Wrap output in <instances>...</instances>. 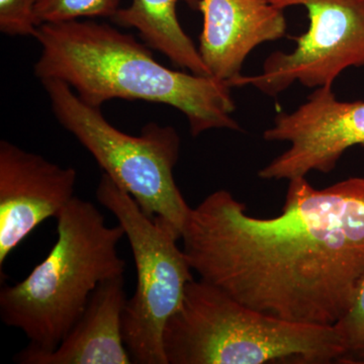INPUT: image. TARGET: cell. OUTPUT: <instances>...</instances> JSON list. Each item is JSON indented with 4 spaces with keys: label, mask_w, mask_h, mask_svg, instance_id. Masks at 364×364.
I'll list each match as a JSON object with an SVG mask.
<instances>
[{
    "label": "cell",
    "mask_w": 364,
    "mask_h": 364,
    "mask_svg": "<svg viewBox=\"0 0 364 364\" xmlns=\"http://www.w3.org/2000/svg\"><path fill=\"white\" fill-rule=\"evenodd\" d=\"M282 213L254 217L219 189L191 212L184 254L200 279L274 317L334 326L364 275V177L289 181Z\"/></svg>",
    "instance_id": "obj_1"
},
{
    "label": "cell",
    "mask_w": 364,
    "mask_h": 364,
    "mask_svg": "<svg viewBox=\"0 0 364 364\" xmlns=\"http://www.w3.org/2000/svg\"><path fill=\"white\" fill-rule=\"evenodd\" d=\"M35 39L42 48L35 75L63 81L91 107L117 98L145 100L181 111L193 136L213 129L241 130L232 117V87L161 65L145 45L107 23H43Z\"/></svg>",
    "instance_id": "obj_2"
},
{
    "label": "cell",
    "mask_w": 364,
    "mask_h": 364,
    "mask_svg": "<svg viewBox=\"0 0 364 364\" xmlns=\"http://www.w3.org/2000/svg\"><path fill=\"white\" fill-rule=\"evenodd\" d=\"M56 219L58 237L47 257L25 279L0 291L2 322L21 330L33 351L54 350L98 284L126 270L117 252L124 228L107 226L95 205L74 196Z\"/></svg>",
    "instance_id": "obj_3"
},
{
    "label": "cell",
    "mask_w": 364,
    "mask_h": 364,
    "mask_svg": "<svg viewBox=\"0 0 364 364\" xmlns=\"http://www.w3.org/2000/svg\"><path fill=\"white\" fill-rule=\"evenodd\" d=\"M167 364L339 363L335 326L291 322L260 312L200 279L163 332Z\"/></svg>",
    "instance_id": "obj_4"
},
{
    "label": "cell",
    "mask_w": 364,
    "mask_h": 364,
    "mask_svg": "<svg viewBox=\"0 0 364 364\" xmlns=\"http://www.w3.org/2000/svg\"><path fill=\"white\" fill-rule=\"evenodd\" d=\"M60 124L75 136L95 161L150 218H161L181 237L191 208L174 178L181 153L176 129L146 124L139 136L114 128L98 107L86 104L65 82L41 80Z\"/></svg>",
    "instance_id": "obj_5"
},
{
    "label": "cell",
    "mask_w": 364,
    "mask_h": 364,
    "mask_svg": "<svg viewBox=\"0 0 364 364\" xmlns=\"http://www.w3.org/2000/svg\"><path fill=\"white\" fill-rule=\"evenodd\" d=\"M98 203L124 228L135 260L136 287L127 301L124 341L136 364H167L163 350L165 326L183 301L193 272L178 232L161 218H150L111 177L102 173Z\"/></svg>",
    "instance_id": "obj_6"
},
{
    "label": "cell",
    "mask_w": 364,
    "mask_h": 364,
    "mask_svg": "<svg viewBox=\"0 0 364 364\" xmlns=\"http://www.w3.org/2000/svg\"><path fill=\"white\" fill-rule=\"evenodd\" d=\"M270 1L282 9L305 7L308 31L296 39L293 51L273 52L261 73L242 75L234 87L252 85L277 97L294 82L309 88L332 86L346 69L364 67V0Z\"/></svg>",
    "instance_id": "obj_7"
},
{
    "label": "cell",
    "mask_w": 364,
    "mask_h": 364,
    "mask_svg": "<svg viewBox=\"0 0 364 364\" xmlns=\"http://www.w3.org/2000/svg\"><path fill=\"white\" fill-rule=\"evenodd\" d=\"M263 138L289 147L259 170L260 178L291 181L312 171L330 173L347 150L364 145V102H340L332 86L316 88L296 111L275 117Z\"/></svg>",
    "instance_id": "obj_8"
},
{
    "label": "cell",
    "mask_w": 364,
    "mask_h": 364,
    "mask_svg": "<svg viewBox=\"0 0 364 364\" xmlns=\"http://www.w3.org/2000/svg\"><path fill=\"white\" fill-rule=\"evenodd\" d=\"M77 172L0 142V269L33 230L74 198Z\"/></svg>",
    "instance_id": "obj_9"
},
{
    "label": "cell",
    "mask_w": 364,
    "mask_h": 364,
    "mask_svg": "<svg viewBox=\"0 0 364 364\" xmlns=\"http://www.w3.org/2000/svg\"><path fill=\"white\" fill-rule=\"evenodd\" d=\"M200 52L212 77L234 87L256 47L287 33L284 9L270 0H202Z\"/></svg>",
    "instance_id": "obj_10"
},
{
    "label": "cell",
    "mask_w": 364,
    "mask_h": 364,
    "mask_svg": "<svg viewBox=\"0 0 364 364\" xmlns=\"http://www.w3.org/2000/svg\"><path fill=\"white\" fill-rule=\"evenodd\" d=\"M124 275L98 284L85 312L52 351L26 348L14 356L20 364L133 363L123 335L127 299Z\"/></svg>",
    "instance_id": "obj_11"
},
{
    "label": "cell",
    "mask_w": 364,
    "mask_h": 364,
    "mask_svg": "<svg viewBox=\"0 0 364 364\" xmlns=\"http://www.w3.org/2000/svg\"><path fill=\"white\" fill-rule=\"evenodd\" d=\"M181 1L198 11L202 0H132L112 20L123 28H136L146 45L162 53L174 65L210 76L198 48L179 23L176 6Z\"/></svg>",
    "instance_id": "obj_12"
},
{
    "label": "cell",
    "mask_w": 364,
    "mask_h": 364,
    "mask_svg": "<svg viewBox=\"0 0 364 364\" xmlns=\"http://www.w3.org/2000/svg\"><path fill=\"white\" fill-rule=\"evenodd\" d=\"M119 0H39L36 18L43 23H59L80 18H114L119 11Z\"/></svg>",
    "instance_id": "obj_13"
},
{
    "label": "cell",
    "mask_w": 364,
    "mask_h": 364,
    "mask_svg": "<svg viewBox=\"0 0 364 364\" xmlns=\"http://www.w3.org/2000/svg\"><path fill=\"white\" fill-rule=\"evenodd\" d=\"M343 343L341 364H364V275L348 310L334 325Z\"/></svg>",
    "instance_id": "obj_14"
},
{
    "label": "cell",
    "mask_w": 364,
    "mask_h": 364,
    "mask_svg": "<svg viewBox=\"0 0 364 364\" xmlns=\"http://www.w3.org/2000/svg\"><path fill=\"white\" fill-rule=\"evenodd\" d=\"M39 0H0V31L7 36L36 37L39 23L36 6Z\"/></svg>",
    "instance_id": "obj_15"
}]
</instances>
